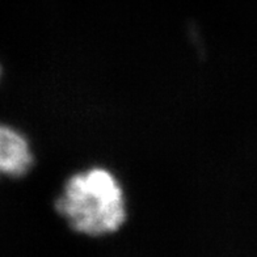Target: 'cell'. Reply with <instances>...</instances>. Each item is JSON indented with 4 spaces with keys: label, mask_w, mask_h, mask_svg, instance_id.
Segmentation results:
<instances>
[{
    "label": "cell",
    "mask_w": 257,
    "mask_h": 257,
    "mask_svg": "<svg viewBox=\"0 0 257 257\" xmlns=\"http://www.w3.org/2000/svg\"><path fill=\"white\" fill-rule=\"evenodd\" d=\"M33 164L31 146L20 133L0 125V173L20 177Z\"/></svg>",
    "instance_id": "cell-2"
},
{
    "label": "cell",
    "mask_w": 257,
    "mask_h": 257,
    "mask_svg": "<svg viewBox=\"0 0 257 257\" xmlns=\"http://www.w3.org/2000/svg\"><path fill=\"white\" fill-rule=\"evenodd\" d=\"M55 209L72 230L89 236L114 232L126 220L121 184L100 167L72 175L55 201Z\"/></svg>",
    "instance_id": "cell-1"
}]
</instances>
